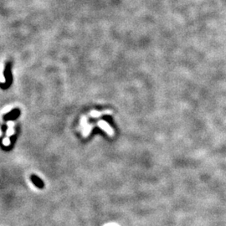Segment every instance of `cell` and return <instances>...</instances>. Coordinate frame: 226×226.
Segmentation results:
<instances>
[{
    "label": "cell",
    "instance_id": "obj_1",
    "mask_svg": "<svg viewBox=\"0 0 226 226\" xmlns=\"http://www.w3.org/2000/svg\"><path fill=\"white\" fill-rule=\"evenodd\" d=\"M98 125H99V127H101L102 129H104V130H106V132L109 133V134H112L111 132H112V131H111V127H109V125H108L107 123L106 122H104V121H101V122H98Z\"/></svg>",
    "mask_w": 226,
    "mask_h": 226
},
{
    "label": "cell",
    "instance_id": "obj_2",
    "mask_svg": "<svg viewBox=\"0 0 226 226\" xmlns=\"http://www.w3.org/2000/svg\"><path fill=\"white\" fill-rule=\"evenodd\" d=\"M31 179H32L33 183H34L36 184V186L40 187V188H43V183H42V181L39 178H37L36 176H32Z\"/></svg>",
    "mask_w": 226,
    "mask_h": 226
},
{
    "label": "cell",
    "instance_id": "obj_3",
    "mask_svg": "<svg viewBox=\"0 0 226 226\" xmlns=\"http://www.w3.org/2000/svg\"><path fill=\"white\" fill-rule=\"evenodd\" d=\"M4 145H9V138H5L4 140Z\"/></svg>",
    "mask_w": 226,
    "mask_h": 226
}]
</instances>
